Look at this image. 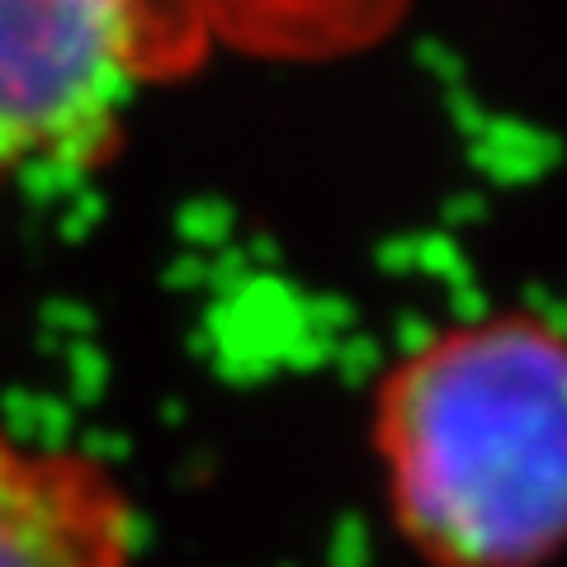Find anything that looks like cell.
I'll return each mask as SVG.
<instances>
[{
    "mask_svg": "<svg viewBox=\"0 0 567 567\" xmlns=\"http://www.w3.org/2000/svg\"><path fill=\"white\" fill-rule=\"evenodd\" d=\"M369 435L398 539L425 567H554L567 554V327L496 308L406 346Z\"/></svg>",
    "mask_w": 567,
    "mask_h": 567,
    "instance_id": "1",
    "label": "cell"
},
{
    "mask_svg": "<svg viewBox=\"0 0 567 567\" xmlns=\"http://www.w3.org/2000/svg\"><path fill=\"white\" fill-rule=\"evenodd\" d=\"M156 62V0H0V189L110 166Z\"/></svg>",
    "mask_w": 567,
    "mask_h": 567,
    "instance_id": "2",
    "label": "cell"
},
{
    "mask_svg": "<svg viewBox=\"0 0 567 567\" xmlns=\"http://www.w3.org/2000/svg\"><path fill=\"white\" fill-rule=\"evenodd\" d=\"M0 567H137V511L118 473L0 425Z\"/></svg>",
    "mask_w": 567,
    "mask_h": 567,
    "instance_id": "3",
    "label": "cell"
}]
</instances>
